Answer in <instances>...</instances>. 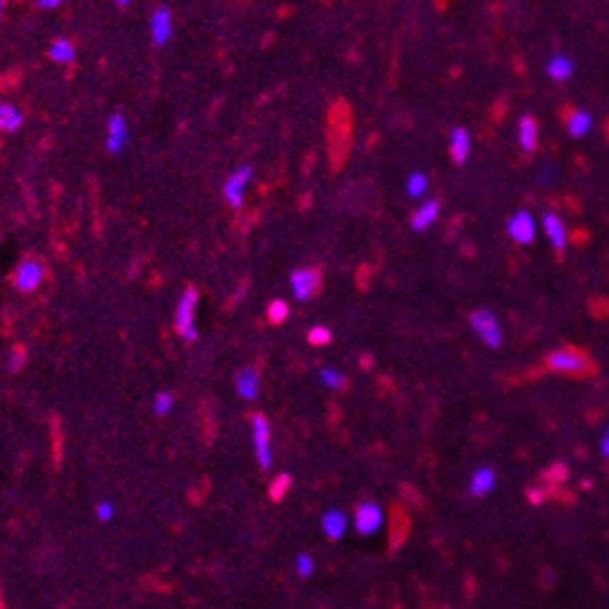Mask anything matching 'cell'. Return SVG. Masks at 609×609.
Returning <instances> with one entry per match:
<instances>
[{
    "label": "cell",
    "mask_w": 609,
    "mask_h": 609,
    "mask_svg": "<svg viewBox=\"0 0 609 609\" xmlns=\"http://www.w3.org/2000/svg\"><path fill=\"white\" fill-rule=\"evenodd\" d=\"M545 363H547L550 371L564 373V376H592L597 373V365H594L592 355L584 353L577 346H562V348H554L545 355Z\"/></svg>",
    "instance_id": "6da1fadb"
},
{
    "label": "cell",
    "mask_w": 609,
    "mask_h": 609,
    "mask_svg": "<svg viewBox=\"0 0 609 609\" xmlns=\"http://www.w3.org/2000/svg\"><path fill=\"white\" fill-rule=\"evenodd\" d=\"M197 304H199V291L194 286H187L179 296L177 304V314H174V326H177V334L182 336L184 341H197L199 331H197V321H194V314H197Z\"/></svg>",
    "instance_id": "7a4b0ae2"
},
{
    "label": "cell",
    "mask_w": 609,
    "mask_h": 609,
    "mask_svg": "<svg viewBox=\"0 0 609 609\" xmlns=\"http://www.w3.org/2000/svg\"><path fill=\"white\" fill-rule=\"evenodd\" d=\"M467 324H470V329L475 331V336L482 343L490 346V348H500V343H503V329H500L493 311H487V309L472 311Z\"/></svg>",
    "instance_id": "3957f363"
},
{
    "label": "cell",
    "mask_w": 609,
    "mask_h": 609,
    "mask_svg": "<svg viewBox=\"0 0 609 609\" xmlns=\"http://www.w3.org/2000/svg\"><path fill=\"white\" fill-rule=\"evenodd\" d=\"M251 440H254V453L261 470H269L274 465V453H271V426L261 413L251 418Z\"/></svg>",
    "instance_id": "277c9868"
},
{
    "label": "cell",
    "mask_w": 609,
    "mask_h": 609,
    "mask_svg": "<svg viewBox=\"0 0 609 609\" xmlns=\"http://www.w3.org/2000/svg\"><path fill=\"white\" fill-rule=\"evenodd\" d=\"M291 294L299 301H309L319 294L321 281H324V271L319 266H306V269H296L291 274Z\"/></svg>",
    "instance_id": "5b68a950"
},
{
    "label": "cell",
    "mask_w": 609,
    "mask_h": 609,
    "mask_svg": "<svg viewBox=\"0 0 609 609\" xmlns=\"http://www.w3.org/2000/svg\"><path fill=\"white\" fill-rule=\"evenodd\" d=\"M251 177H254V169H251V164H241V167H237L232 174L227 177V182H224V199H227L229 207L239 209L244 204V194H246V187H249Z\"/></svg>",
    "instance_id": "8992f818"
},
{
    "label": "cell",
    "mask_w": 609,
    "mask_h": 609,
    "mask_svg": "<svg viewBox=\"0 0 609 609\" xmlns=\"http://www.w3.org/2000/svg\"><path fill=\"white\" fill-rule=\"evenodd\" d=\"M383 525V508L373 500H363L355 505L353 513V528L358 535H373L378 533Z\"/></svg>",
    "instance_id": "52a82bcc"
},
{
    "label": "cell",
    "mask_w": 609,
    "mask_h": 609,
    "mask_svg": "<svg viewBox=\"0 0 609 609\" xmlns=\"http://www.w3.org/2000/svg\"><path fill=\"white\" fill-rule=\"evenodd\" d=\"M172 33H174V21H172V11L167 6H159L154 8L152 18H149V35H152V42L154 45H167L172 40Z\"/></svg>",
    "instance_id": "ba28073f"
},
{
    "label": "cell",
    "mask_w": 609,
    "mask_h": 609,
    "mask_svg": "<svg viewBox=\"0 0 609 609\" xmlns=\"http://www.w3.org/2000/svg\"><path fill=\"white\" fill-rule=\"evenodd\" d=\"M42 276H45V266H42V261L38 259H25L21 261V266L16 269V289L18 291H35L38 286L42 284Z\"/></svg>",
    "instance_id": "9c48e42d"
},
{
    "label": "cell",
    "mask_w": 609,
    "mask_h": 609,
    "mask_svg": "<svg viewBox=\"0 0 609 609\" xmlns=\"http://www.w3.org/2000/svg\"><path fill=\"white\" fill-rule=\"evenodd\" d=\"M508 234L518 244H533L535 241V219L530 212L520 209L508 219Z\"/></svg>",
    "instance_id": "30bf717a"
},
{
    "label": "cell",
    "mask_w": 609,
    "mask_h": 609,
    "mask_svg": "<svg viewBox=\"0 0 609 609\" xmlns=\"http://www.w3.org/2000/svg\"><path fill=\"white\" fill-rule=\"evenodd\" d=\"M127 137H130V130H127V120L122 112H115V115L107 120V152L117 154L125 149L127 144Z\"/></svg>",
    "instance_id": "8fae6325"
},
{
    "label": "cell",
    "mask_w": 609,
    "mask_h": 609,
    "mask_svg": "<svg viewBox=\"0 0 609 609\" xmlns=\"http://www.w3.org/2000/svg\"><path fill=\"white\" fill-rule=\"evenodd\" d=\"M234 388H237V393L244 398V401H254V398L259 396V388H261L259 371H256L254 365H246V368L237 371V376H234Z\"/></svg>",
    "instance_id": "7c38bea8"
},
{
    "label": "cell",
    "mask_w": 609,
    "mask_h": 609,
    "mask_svg": "<svg viewBox=\"0 0 609 609\" xmlns=\"http://www.w3.org/2000/svg\"><path fill=\"white\" fill-rule=\"evenodd\" d=\"M438 214H440V202H438V199H431V202L421 204L411 217V229L413 232H426V229H431L433 224H436Z\"/></svg>",
    "instance_id": "4fadbf2b"
},
{
    "label": "cell",
    "mask_w": 609,
    "mask_h": 609,
    "mask_svg": "<svg viewBox=\"0 0 609 609\" xmlns=\"http://www.w3.org/2000/svg\"><path fill=\"white\" fill-rule=\"evenodd\" d=\"M542 227H545V234L550 237V241H552L554 251H557V254H562L564 246H567V229H564L562 219H559L557 214H545Z\"/></svg>",
    "instance_id": "5bb4252c"
},
{
    "label": "cell",
    "mask_w": 609,
    "mask_h": 609,
    "mask_svg": "<svg viewBox=\"0 0 609 609\" xmlns=\"http://www.w3.org/2000/svg\"><path fill=\"white\" fill-rule=\"evenodd\" d=\"M495 482H498V472L493 470V467H477L475 472H472L470 477V495H475V498H482V495H487L490 490L495 487Z\"/></svg>",
    "instance_id": "9a60e30c"
},
{
    "label": "cell",
    "mask_w": 609,
    "mask_h": 609,
    "mask_svg": "<svg viewBox=\"0 0 609 609\" xmlns=\"http://www.w3.org/2000/svg\"><path fill=\"white\" fill-rule=\"evenodd\" d=\"M321 528H324L329 540H341L346 535V528H348V520H346V515L341 513V510L331 508V510H326L324 518H321Z\"/></svg>",
    "instance_id": "2e32d148"
},
{
    "label": "cell",
    "mask_w": 609,
    "mask_h": 609,
    "mask_svg": "<svg viewBox=\"0 0 609 609\" xmlns=\"http://www.w3.org/2000/svg\"><path fill=\"white\" fill-rule=\"evenodd\" d=\"M564 127H567V132L572 135V137H584V135L592 130V115H589L587 110H569L567 115H564Z\"/></svg>",
    "instance_id": "e0dca14e"
},
{
    "label": "cell",
    "mask_w": 609,
    "mask_h": 609,
    "mask_svg": "<svg viewBox=\"0 0 609 609\" xmlns=\"http://www.w3.org/2000/svg\"><path fill=\"white\" fill-rule=\"evenodd\" d=\"M450 157L455 164H462L470 157V132L465 127H455L450 132Z\"/></svg>",
    "instance_id": "ac0fdd59"
},
{
    "label": "cell",
    "mask_w": 609,
    "mask_h": 609,
    "mask_svg": "<svg viewBox=\"0 0 609 609\" xmlns=\"http://www.w3.org/2000/svg\"><path fill=\"white\" fill-rule=\"evenodd\" d=\"M518 135H520V144H523L525 152H535L537 149V137H540V130H537V120L533 115H525L518 125Z\"/></svg>",
    "instance_id": "d6986e66"
},
{
    "label": "cell",
    "mask_w": 609,
    "mask_h": 609,
    "mask_svg": "<svg viewBox=\"0 0 609 609\" xmlns=\"http://www.w3.org/2000/svg\"><path fill=\"white\" fill-rule=\"evenodd\" d=\"M23 122H25V115L16 105L0 102V130L3 132H16V130L23 127Z\"/></svg>",
    "instance_id": "ffe728a7"
},
{
    "label": "cell",
    "mask_w": 609,
    "mask_h": 609,
    "mask_svg": "<svg viewBox=\"0 0 609 609\" xmlns=\"http://www.w3.org/2000/svg\"><path fill=\"white\" fill-rule=\"evenodd\" d=\"M47 55H50V60L57 62V65H70V62H75L77 50L67 38H57L50 45V52H47Z\"/></svg>",
    "instance_id": "44dd1931"
},
{
    "label": "cell",
    "mask_w": 609,
    "mask_h": 609,
    "mask_svg": "<svg viewBox=\"0 0 609 609\" xmlns=\"http://www.w3.org/2000/svg\"><path fill=\"white\" fill-rule=\"evenodd\" d=\"M547 75L552 77L554 82L569 80V77L574 75V62L569 60V57H564V55L550 57V62H547Z\"/></svg>",
    "instance_id": "7402d4cb"
},
{
    "label": "cell",
    "mask_w": 609,
    "mask_h": 609,
    "mask_svg": "<svg viewBox=\"0 0 609 609\" xmlns=\"http://www.w3.org/2000/svg\"><path fill=\"white\" fill-rule=\"evenodd\" d=\"M426 189H428V177L423 172H413L411 177H408V182H406V192H408V197H423V194H426Z\"/></svg>",
    "instance_id": "603a6c76"
},
{
    "label": "cell",
    "mask_w": 609,
    "mask_h": 609,
    "mask_svg": "<svg viewBox=\"0 0 609 609\" xmlns=\"http://www.w3.org/2000/svg\"><path fill=\"white\" fill-rule=\"evenodd\" d=\"M319 378H321V383H324V386L334 388V391H341V388L346 386V376L341 371H336V368H321Z\"/></svg>",
    "instance_id": "cb8c5ba5"
},
{
    "label": "cell",
    "mask_w": 609,
    "mask_h": 609,
    "mask_svg": "<svg viewBox=\"0 0 609 609\" xmlns=\"http://www.w3.org/2000/svg\"><path fill=\"white\" fill-rule=\"evenodd\" d=\"M266 316H269L271 324H284L289 319V304L281 299H274L269 304V309H266Z\"/></svg>",
    "instance_id": "d4e9b609"
},
{
    "label": "cell",
    "mask_w": 609,
    "mask_h": 609,
    "mask_svg": "<svg viewBox=\"0 0 609 609\" xmlns=\"http://www.w3.org/2000/svg\"><path fill=\"white\" fill-rule=\"evenodd\" d=\"M174 408V396L169 391H162L157 393V398H154V413L157 416H167V413H172Z\"/></svg>",
    "instance_id": "484cf974"
},
{
    "label": "cell",
    "mask_w": 609,
    "mask_h": 609,
    "mask_svg": "<svg viewBox=\"0 0 609 609\" xmlns=\"http://www.w3.org/2000/svg\"><path fill=\"white\" fill-rule=\"evenodd\" d=\"M331 338H334V334H331L326 326H314V329L309 331L311 346H326V343H331Z\"/></svg>",
    "instance_id": "4316f807"
},
{
    "label": "cell",
    "mask_w": 609,
    "mask_h": 609,
    "mask_svg": "<svg viewBox=\"0 0 609 609\" xmlns=\"http://www.w3.org/2000/svg\"><path fill=\"white\" fill-rule=\"evenodd\" d=\"M314 569H316V562H314V557H311V554H306V552H301L299 557H296V572H299V577H311V574H314Z\"/></svg>",
    "instance_id": "83f0119b"
},
{
    "label": "cell",
    "mask_w": 609,
    "mask_h": 609,
    "mask_svg": "<svg viewBox=\"0 0 609 609\" xmlns=\"http://www.w3.org/2000/svg\"><path fill=\"white\" fill-rule=\"evenodd\" d=\"M95 515L100 523H110V520L115 518V505H112L110 500H102V503H97Z\"/></svg>",
    "instance_id": "f1b7e54d"
},
{
    "label": "cell",
    "mask_w": 609,
    "mask_h": 609,
    "mask_svg": "<svg viewBox=\"0 0 609 609\" xmlns=\"http://www.w3.org/2000/svg\"><path fill=\"white\" fill-rule=\"evenodd\" d=\"M23 363H25V348H23V346H16L11 353V360H8V368H11L13 373H18L23 368Z\"/></svg>",
    "instance_id": "f546056e"
},
{
    "label": "cell",
    "mask_w": 609,
    "mask_h": 609,
    "mask_svg": "<svg viewBox=\"0 0 609 609\" xmlns=\"http://www.w3.org/2000/svg\"><path fill=\"white\" fill-rule=\"evenodd\" d=\"M35 3H38L40 8H45V11H52V8L62 6V0H35Z\"/></svg>",
    "instance_id": "4dcf8cb0"
},
{
    "label": "cell",
    "mask_w": 609,
    "mask_h": 609,
    "mask_svg": "<svg viewBox=\"0 0 609 609\" xmlns=\"http://www.w3.org/2000/svg\"><path fill=\"white\" fill-rule=\"evenodd\" d=\"M599 450H602V455H604V457H609V431L604 433L602 443H599Z\"/></svg>",
    "instance_id": "1f68e13d"
},
{
    "label": "cell",
    "mask_w": 609,
    "mask_h": 609,
    "mask_svg": "<svg viewBox=\"0 0 609 609\" xmlns=\"http://www.w3.org/2000/svg\"><path fill=\"white\" fill-rule=\"evenodd\" d=\"M112 3H115V6H130L132 0H112Z\"/></svg>",
    "instance_id": "d6a6232c"
},
{
    "label": "cell",
    "mask_w": 609,
    "mask_h": 609,
    "mask_svg": "<svg viewBox=\"0 0 609 609\" xmlns=\"http://www.w3.org/2000/svg\"><path fill=\"white\" fill-rule=\"evenodd\" d=\"M3 6H6V3H3V0H0V18H3Z\"/></svg>",
    "instance_id": "836d02e7"
}]
</instances>
